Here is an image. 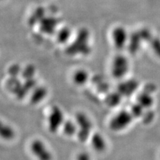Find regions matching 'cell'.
Masks as SVG:
<instances>
[{"label":"cell","instance_id":"obj_1","mask_svg":"<svg viewBox=\"0 0 160 160\" xmlns=\"http://www.w3.org/2000/svg\"><path fill=\"white\" fill-rule=\"evenodd\" d=\"M76 123L78 126V138L79 142L84 143L91 134L92 123L86 114L79 113L76 115Z\"/></svg>","mask_w":160,"mask_h":160},{"label":"cell","instance_id":"obj_2","mask_svg":"<svg viewBox=\"0 0 160 160\" xmlns=\"http://www.w3.org/2000/svg\"><path fill=\"white\" fill-rule=\"evenodd\" d=\"M63 112L59 107L52 108L48 118V129L51 133H56L64 123Z\"/></svg>","mask_w":160,"mask_h":160},{"label":"cell","instance_id":"obj_3","mask_svg":"<svg viewBox=\"0 0 160 160\" xmlns=\"http://www.w3.org/2000/svg\"><path fill=\"white\" fill-rule=\"evenodd\" d=\"M129 70L128 59L123 56L115 58L112 63L111 71L113 76L116 78H123Z\"/></svg>","mask_w":160,"mask_h":160},{"label":"cell","instance_id":"obj_4","mask_svg":"<svg viewBox=\"0 0 160 160\" xmlns=\"http://www.w3.org/2000/svg\"><path fill=\"white\" fill-rule=\"evenodd\" d=\"M30 150L38 160H52L53 156L46 144L40 139H35L30 144Z\"/></svg>","mask_w":160,"mask_h":160},{"label":"cell","instance_id":"obj_5","mask_svg":"<svg viewBox=\"0 0 160 160\" xmlns=\"http://www.w3.org/2000/svg\"><path fill=\"white\" fill-rule=\"evenodd\" d=\"M112 39L114 46L118 49L123 48L128 42V33L123 27L118 26L113 30Z\"/></svg>","mask_w":160,"mask_h":160},{"label":"cell","instance_id":"obj_6","mask_svg":"<svg viewBox=\"0 0 160 160\" xmlns=\"http://www.w3.org/2000/svg\"><path fill=\"white\" fill-rule=\"evenodd\" d=\"M131 120V116L126 112H121L115 116L110 122V128L115 131H119L123 129Z\"/></svg>","mask_w":160,"mask_h":160},{"label":"cell","instance_id":"obj_7","mask_svg":"<svg viewBox=\"0 0 160 160\" xmlns=\"http://www.w3.org/2000/svg\"><path fill=\"white\" fill-rule=\"evenodd\" d=\"M16 137V132L12 127L0 119V138L10 141Z\"/></svg>","mask_w":160,"mask_h":160},{"label":"cell","instance_id":"obj_8","mask_svg":"<svg viewBox=\"0 0 160 160\" xmlns=\"http://www.w3.org/2000/svg\"><path fill=\"white\" fill-rule=\"evenodd\" d=\"M91 142L92 147L96 152H102L106 148V141H105L103 137L99 133H95L93 134Z\"/></svg>","mask_w":160,"mask_h":160},{"label":"cell","instance_id":"obj_9","mask_svg":"<svg viewBox=\"0 0 160 160\" xmlns=\"http://www.w3.org/2000/svg\"><path fill=\"white\" fill-rule=\"evenodd\" d=\"M89 79V74L86 70L81 69L74 72L72 79L74 83L78 86H83L86 83Z\"/></svg>","mask_w":160,"mask_h":160},{"label":"cell","instance_id":"obj_10","mask_svg":"<svg viewBox=\"0 0 160 160\" xmlns=\"http://www.w3.org/2000/svg\"><path fill=\"white\" fill-rule=\"evenodd\" d=\"M63 132L68 136H72L78 133L77 123L73 122L71 120L65 121L63 124Z\"/></svg>","mask_w":160,"mask_h":160},{"label":"cell","instance_id":"obj_11","mask_svg":"<svg viewBox=\"0 0 160 160\" xmlns=\"http://www.w3.org/2000/svg\"><path fill=\"white\" fill-rule=\"evenodd\" d=\"M138 102L143 106H150L153 103V99L151 96L146 93H143L138 98Z\"/></svg>","mask_w":160,"mask_h":160},{"label":"cell","instance_id":"obj_12","mask_svg":"<svg viewBox=\"0 0 160 160\" xmlns=\"http://www.w3.org/2000/svg\"><path fill=\"white\" fill-rule=\"evenodd\" d=\"M69 36L70 31L67 30L66 29H63V31L59 33L58 39L59 40V42H66Z\"/></svg>","mask_w":160,"mask_h":160},{"label":"cell","instance_id":"obj_13","mask_svg":"<svg viewBox=\"0 0 160 160\" xmlns=\"http://www.w3.org/2000/svg\"><path fill=\"white\" fill-rule=\"evenodd\" d=\"M119 96H116V95H112L109 97L108 99H107V103L109 105V106H115V105L118 104L119 102Z\"/></svg>","mask_w":160,"mask_h":160},{"label":"cell","instance_id":"obj_14","mask_svg":"<svg viewBox=\"0 0 160 160\" xmlns=\"http://www.w3.org/2000/svg\"><path fill=\"white\" fill-rule=\"evenodd\" d=\"M76 159L77 160H92V158L88 153L81 152L78 155Z\"/></svg>","mask_w":160,"mask_h":160}]
</instances>
